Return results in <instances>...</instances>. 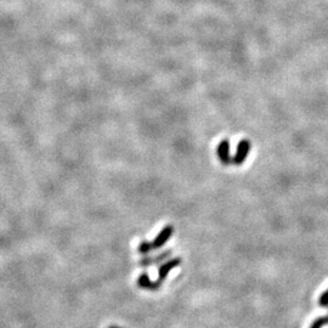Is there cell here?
<instances>
[{
	"label": "cell",
	"mask_w": 328,
	"mask_h": 328,
	"mask_svg": "<svg viewBox=\"0 0 328 328\" xmlns=\"http://www.w3.org/2000/svg\"><path fill=\"white\" fill-rule=\"evenodd\" d=\"M108 328H121V327H117V326H111V327H108Z\"/></svg>",
	"instance_id": "10"
},
{
	"label": "cell",
	"mask_w": 328,
	"mask_h": 328,
	"mask_svg": "<svg viewBox=\"0 0 328 328\" xmlns=\"http://www.w3.org/2000/svg\"><path fill=\"white\" fill-rule=\"evenodd\" d=\"M250 148H252V144H250L249 140H241L237 145L236 154L232 158V163L236 164V166H242L244 160L248 157Z\"/></svg>",
	"instance_id": "1"
},
{
	"label": "cell",
	"mask_w": 328,
	"mask_h": 328,
	"mask_svg": "<svg viewBox=\"0 0 328 328\" xmlns=\"http://www.w3.org/2000/svg\"><path fill=\"white\" fill-rule=\"evenodd\" d=\"M318 304H320V306H322V308H327L328 306V289L320 295Z\"/></svg>",
	"instance_id": "9"
},
{
	"label": "cell",
	"mask_w": 328,
	"mask_h": 328,
	"mask_svg": "<svg viewBox=\"0 0 328 328\" xmlns=\"http://www.w3.org/2000/svg\"><path fill=\"white\" fill-rule=\"evenodd\" d=\"M171 255H172V249L164 250V252L159 253V254H158V255H154V256H147V258L141 259V260L139 261V266L148 267V266H152V265L160 264V262L166 260V259H168L169 256H171Z\"/></svg>",
	"instance_id": "5"
},
{
	"label": "cell",
	"mask_w": 328,
	"mask_h": 328,
	"mask_svg": "<svg viewBox=\"0 0 328 328\" xmlns=\"http://www.w3.org/2000/svg\"><path fill=\"white\" fill-rule=\"evenodd\" d=\"M181 262H183L181 258H173L171 260L163 262V264L159 266V269H158V279L156 281L159 283V285H162L164 280H166L167 276H168V274L171 272L173 269H175L177 266H180Z\"/></svg>",
	"instance_id": "3"
},
{
	"label": "cell",
	"mask_w": 328,
	"mask_h": 328,
	"mask_svg": "<svg viewBox=\"0 0 328 328\" xmlns=\"http://www.w3.org/2000/svg\"><path fill=\"white\" fill-rule=\"evenodd\" d=\"M216 154L224 166H229L232 162L231 154H230V141L228 139H224L219 142L216 147Z\"/></svg>",
	"instance_id": "4"
},
{
	"label": "cell",
	"mask_w": 328,
	"mask_h": 328,
	"mask_svg": "<svg viewBox=\"0 0 328 328\" xmlns=\"http://www.w3.org/2000/svg\"><path fill=\"white\" fill-rule=\"evenodd\" d=\"M324 326H328V315L322 316V317H318V318H316V320L312 321L310 328H322Z\"/></svg>",
	"instance_id": "7"
},
{
	"label": "cell",
	"mask_w": 328,
	"mask_h": 328,
	"mask_svg": "<svg viewBox=\"0 0 328 328\" xmlns=\"http://www.w3.org/2000/svg\"><path fill=\"white\" fill-rule=\"evenodd\" d=\"M138 287L144 288V289H150V291H156L159 287H162V285H159L157 281H151L150 276L147 274H141L138 277Z\"/></svg>",
	"instance_id": "6"
},
{
	"label": "cell",
	"mask_w": 328,
	"mask_h": 328,
	"mask_svg": "<svg viewBox=\"0 0 328 328\" xmlns=\"http://www.w3.org/2000/svg\"><path fill=\"white\" fill-rule=\"evenodd\" d=\"M138 250L140 254H148V253L152 252V246H151V242H147V241H142V242H140L139 247H138Z\"/></svg>",
	"instance_id": "8"
},
{
	"label": "cell",
	"mask_w": 328,
	"mask_h": 328,
	"mask_svg": "<svg viewBox=\"0 0 328 328\" xmlns=\"http://www.w3.org/2000/svg\"><path fill=\"white\" fill-rule=\"evenodd\" d=\"M173 234H174V226L173 225L164 226V228L159 231V234L157 235L156 238L151 242L152 249L154 250L158 248H162L164 244L168 242V240H171Z\"/></svg>",
	"instance_id": "2"
}]
</instances>
